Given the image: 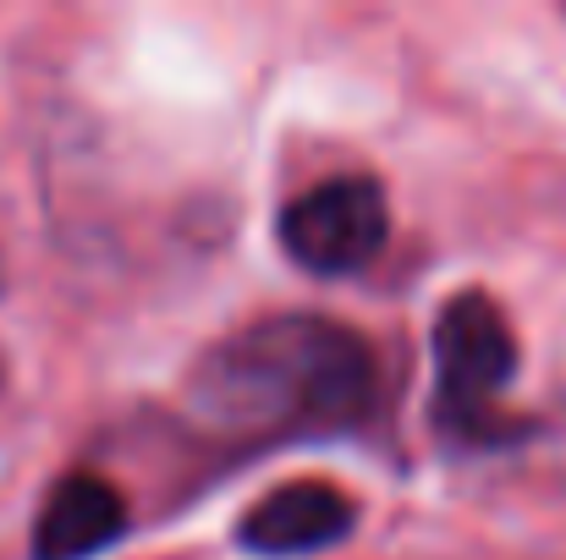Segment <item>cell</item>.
I'll return each instance as SVG.
<instances>
[{
	"instance_id": "obj_3",
	"label": "cell",
	"mask_w": 566,
	"mask_h": 560,
	"mask_svg": "<svg viewBox=\"0 0 566 560\" xmlns=\"http://www.w3.org/2000/svg\"><path fill=\"white\" fill-rule=\"evenodd\" d=\"M390 236V203L375 177H331L281 209V247L314 275H358Z\"/></svg>"
},
{
	"instance_id": "obj_4",
	"label": "cell",
	"mask_w": 566,
	"mask_h": 560,
	"mask_svg": "<svg viewBox=\"0 0 566 560\" xmlns=\"http://www.w3.org/2000/svg\"><path fill=\"white\" fill-rule=\"evenodd\" d=\"M358 528V506L353 495H342L325 478H292L281 489H270L264 500H253L237 522V545L248 556L264 560H292L331 550L342 539H353Z\"/></svg>"
},
{
	"instance_id": "obj_1",
	"label": "cell",
	"mask_w": 566,
	"mask_h": 560,
	"mask_svg": "<svg viewBox=\"0 0 566 560\" xmlns=\"http://www.w3.org/2000/svg\"><path fill=\"white\" fill-rule=\"evenodd\" d=\"M188 401L226 434H336L379 401L375 352L319 314H275L214 341L188 379Z\"/></svg>"
},
{
	"instance_id": "obj_6",
	"label": "cell",
	"mask_w": 566,
	"mask_h": 560,
	"mask_svg": "<svg viewBox=\"0 0 566 560\" xmlns=\"http://www.w3.org/2000/svg\"><path fill=\"white\" fill-rule=\"evenodd\" d=\"M0 292H6V264H0Z\"/></svg>"
},
{
	"instance_id": "obj_5",
	"label": "cell",
	"mask_w": 566,
	"mask_h": 560,
	"mask_svg": "<svg viewBox=\"0 0 566 560\" xmlns=\"http://www.w3.org/2000/svg\"><path fill=\"white\" fill-rule=\"evenodd\" d=\"M127 533V500L94 478V473H72L61 478L33 522V560H88L111 550Z\"/></svg>"
},
{
	"instance_id": "obj_2",
	"label": "cell",
	"mask_w": 566,
	"mask_h": 560,
	"mask_svg": "<svg viewBox=\"0 0 566 560\" xmlns=\"http://www.w3.org/2000/svg\"><path fill=\"white\" fill-rule=\"evenodd\" d=\"M517 373V336L495 297L457 292L434 319V418L462 445H506L517 423L495 412Z\"/></svg>"
}]
</instances>
